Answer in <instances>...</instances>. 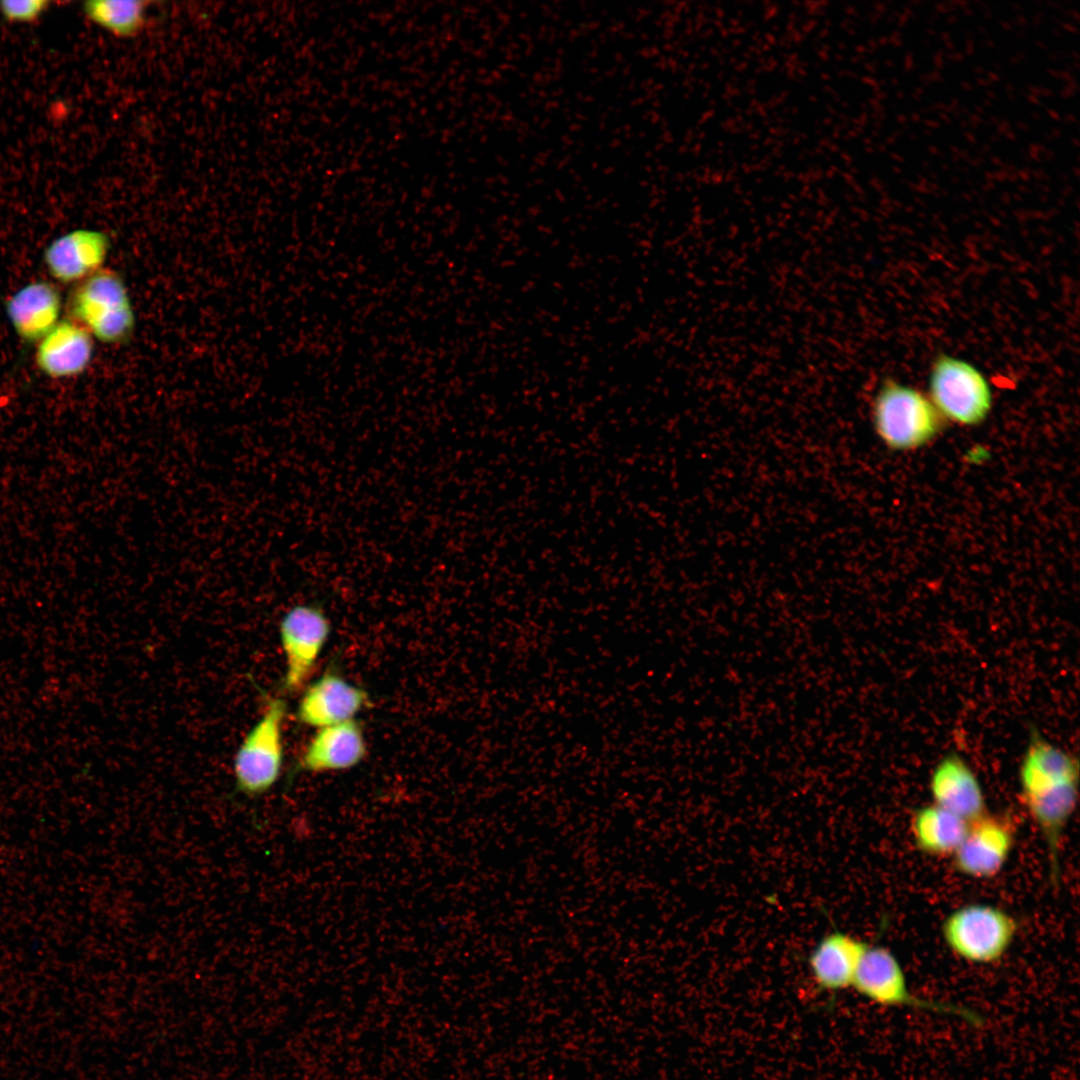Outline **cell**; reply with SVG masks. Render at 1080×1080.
Segmentation results:
<instances>
[{
	"label": "cell",
	"mask_w": 1080,
	"mask_h": 1080,
	"mask_svg": "<svg viewBox=\"0 0 1080 1080\" xmlns=\"http://www.w3.org/2000/svg\"><path fill=\"white\" fill-rule=\"evenodd\" d=\"M871 418L879 439L897 451L926 445L944 424L927 393L890 377L880 383L873 396Z\"/></svg>",
	"instance_id": "cell-1"
},
{
	"label": "cell",
	"mask_w": 1080,
	"mask_h": 1080,
	"mask_svg": "<svg viewBox=\"0 0 1080 1080\" xmlns=\"http://www.w3.org/2000/svg\"><path fill=\"white\" fill-rule=\"evenodd\" d=\"M940 931L945 946L957 958L974 965H993L1011 949L1019 923L999 906L968 903L948 913Z\"/></svg>",
	"instance_id": "cell-2"
},
{
	"label": "cell",
	"mask_w": 1080,
	"mask_h": 1080,
	"mask_svg": "<svg viewBox=\"0 0 1080 1080\" xmlns=\"http://www.w3.org/2000/svg\"><path fill=\"white\" fill-rule=\"evenodd\" d=\"M69 312L92 336L107 344H124L133 336L136 317L121 276L101 268L72 291Z\"/></svg>",
	"instance_id": "cell-3"
},
{
	"label": "cell",
	"mask_w": 1080,
	"mask_h": 1080,
	"mask_svg": "<svg viewBox=\"0 0 1080 1080\" xmlns=\"http://www.w3.org/2000/svg\"><path fill=\"white\" fill-rule=\"evenodd\" d=\"M927 395L944 420L963 426L983 423L993 405L985 374L972 362L948 353L932 360Z\"/></svg>",
	"instance_id": "cell-4"
},
{
	"label": "cell",
	"mask_w": 1080,
	"mask_h": 1080,
	"mask_svg": "<svg viewBox=\"0 0 1080 1080\" xmlns=\"http://www.w3.org/2000/svg\"><path fill=\"white\" fill-rule=\"evenodd\" d=\"M851 988L882 1006L909 1007L955 1015L976 1026L983 1023L982 1018L967 1007L929 1000L912 992L899 959L884 945H869L859 963Z\"/></svg>",
	"instance_id": "cell-5"
},
{
	"label": "cell",
	"mask_w": 1080,
	"mask_h": 1080,
	"mask_svg": "<svg viewBox=\"0 0 1080 1080\" xmlns=\"http://www.w3.org/2000/svg\"><path fill=\"white\" fill-rule=\"evenodd\" d=\"M286 704L274 698L240 744L233 763L236 788L250 796L267 792L278 780L284 756Z\"/></svg>",
	"instance_id": "cell-6"
},
{
	"label": "cell",
	"mask_w": 1080,
	"mask_h": 1080,
	"mask_svg": "<svg viewBox=\"0 0 1080 1080\" xmlns=\"http://www.w3.org/2000/svg\"><path fill=\"white\" fill-rule=\"evenodd\" d=\"M330 632L329 618L320 605L296 604L283 615L279 634L285 659L284 684L289 691L300 690L311 678Z\"/></svg>",
	"instance_id": "cell-7"
},
{
	"label": "cell",
	"mask_w": 1080,
	"mask_h": 1080,
	"mask_svg": "<svg viewBox=\"0 0 1080 1080\" xmlns=\"http://www.w3.org/2000/svg\"><path fill=\"white\" fill-rule=\"evenodd\" d=\"M1016 826L1007 813L988 811L968 823L966 835L950 858L958 874L975 880H988L1006 866L1016 842Z\"/></svg>",
	"instance_id": "cell-8"
},
{
	"label": "cell",
	"mask_w": 1080,
	"mask_h": 1080,
	"mask_svg": "<svg viewBox=\"0 0 1080 1080\" xmlns=\"http://www.w3.org/2000/svg\"><path fill=\"white\" fill-rule=\"evenodd\" d=\"M368 704L365 690L335 672H325L304 691L297 707V719L319 729L355 719Z\"/></svg>",
	"instance_id": "cell-9"
},
{
	"label": "cell",
	"mask_w": 1080,
	"mask_h": 1080,
	"mask_svg": "<svg viewBox=\"0 0 1080 1080\" xmlns=\"http://www.w3.org/2000/svg\"><path fill=\"white\" fill-rule=\"evenodd\" d=\"M933 804L970 823L989 810L981 782L958 754L944 756L931 772L928 784Z\"/></svg>",
	"instance_id": "cell-10"
},
{
	"label": "cell",
	"mask_w": 1080,
	"mask_h": 1080,
	"mask_svg": "<svg viewBox=\"0 0 1080 1080\" xmlns=\"http://www.w3.org/2000/svg\"><path fill=\"white\" fill-rule=\"evenodd\" d=\"M110 239L102 231L76 229L55 239L44 252L50 275L62 283L84 280L102 268Z\"/></svg>",
	"instance_id": "cell-11"
},
{
	"label": "cell",
	"mask_w": 1080,
	"mask_h": 1080,
	"mask_svg": "<svg viewBox=\"0 0 1080 1080\" xmlns=\"http://www.w3.org/2000/svg\"><path fill=\"white\" fill-rule=\"evenodd\" d=\"M869 945V942L837 929L825 934L808 957L817 987L832 993L851 988Z\"/></svg>",
	"instance_id": "cell-12"
},
{
	"label": "cell",
	"mask_w": 1080,
	"mask_h": 1080,
	"mask_svg": "<svg viewBox=\"0 0 1080 1080\" xmlns=\"http://www.w3.org/2000/svg\"><path fill=\"white\" fill-rule=\"evenodd\" d=\"M366 753L363 729L352 719L317 729L305 747L300 765L313 773L341 771L358 765Z\"/></svg>",
	"instance_id": "cell-13"
},
{
	"label": "cell",
	"mask_w": 1080,
	"mask_h": 1080,
	"mask_svg": "<svg viewBox=\"0 0 1080 1080\" xmlns=\"http://www.w3.org/2000/svg\"><path fill=\"white\" fill-rule=\"evenodd\" d=\"M92 355V335L79 323L64 320L40 340L35 358L44 374L64 378L82 373Z\"/></svg>",
	"instance_id": "cell-14"
},
{
	"label": "cell",
	"mask_w": 1080,
	"mask_h": 1080,
	"mask_svg": "<svg viewBox=\"0 0 1080 1080\" xmlns=\"http://www.w3.org/2000/svg\"><path fill=\"white\" fill-rule=\"evenodd\" d=\"M1079 782L1077 759L1032 732L1019 768L1020 794Z\"/></svg>",
	"instance_id": "cell-15"
},
{
	"label": "cell",
	"mask_w": 1080,
	"mask_h": 1080,
	"mask_svg": "<svg viewBox=\"0 0 1080 1080\" xmlns=\"http://www.w3.org/2000/svg\"><path fill=\"white\" fill-rule=\"evenodd\" d=\"M6 310L20 338L27 342L39 341L58 323L61 295L49 282H33L8 300Z\"/></svg>",
	"instance_id": "cell-16"
},
{
	"label": "cell",
	"mask_w": 1080,
	"mask_h": 1080,
	"mask_svg": "<svg viewBox=\"0 0 1080 1080\" xmlns=\"http://www.w3.org/2000/svg\"><path fill=\"white\" fill-rule=\"evenodd\" d=\"M909 827L913 844L921 854L950 859L963 841L968 823L929 803L913 811Z\"/></svg>",
	"instance_id": "cell-17"
},
{
	"label": "cell",
	"mask_w": 1080,
	"mask_h": 1080,
	"mask_svg": "<svg viewBox=\"0 0 1080 1080\" xmlns=\"http://www.w3.org/2000/svg\"><path fill=\"white\" fill-rule=\"evenodd\" d=\"M149 4L140 0H90L83 3L82 12L114 37L130 39L144 30Z\"/></svg>",
	"instance_id": "cell-18"
},
{
	"label": "cell",
	"mask_w": 1080,
	"mask_h": 1080,
	"mask_svg": "<svg viewBox=\"0 0 1080 1080\" xmlns=\"http://www.w3.org/2000/svg\"><path fill=\"white\" fill-rule=\"evenodd\" d=\"M50 4L46 0H4L0 1V15L9 23L30 24L38 21Z\"/></svg>",
	"instance_id": "cell-19"
}]
</instances>
